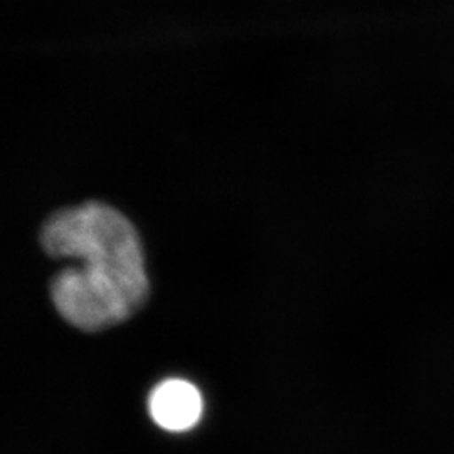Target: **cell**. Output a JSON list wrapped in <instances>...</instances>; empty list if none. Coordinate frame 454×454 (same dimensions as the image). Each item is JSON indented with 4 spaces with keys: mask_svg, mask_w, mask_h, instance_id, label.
Listing matches in <instances>:
<instances>
[{
    "mask_svg": "<svg viewBox=\"0 0 454 454\" xmlns=\"http://www.w3.org/2000/svg\"><path fill=\"white\" fill-rule=\"evenodd\" d=\"M44 253L73 260L49 285L54 309L82 332L127 322L150 296L145 247L137 226L101 200L52 212L39 232Z\"/></svg>",
    "mask_w": 454,
    "mask_h": 454,
    "instance_id": "obj_1",
    "label": "cell"
},
{
    "mask_svg": "<svg viewBox=\"0 0 454 454\" xmlns=\"http://www.w3.org/2000/svg\"><path fill=\"white\" fill-rule=\"evenodd\" d=\"M148 412L153 422L168 433L191 431L200 421L204 401L194 384L184 379H167L148 395Z\"/></svg>",
    "mask_w": 454,
    "mask_h": 454,
    "instance_id": "obj_2",
    "label": "cell"
}]
</instances>
